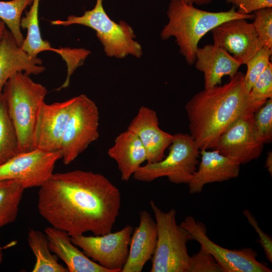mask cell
Returning a JSON list of instances; mask_svg holds the SVG:
<instances>
[{"instance_id": "21", "label": "cell", "mask_w": 272, "mask_h": 272, "mask_svg": "<svg viewBox=\"0 0 272 272\" xmlns=\"http://www.w3.org/2000/svg\"><path fill=\"white\" fill-rule=\"evenodd\" d=\"M108 156L116 161L122 181H128L134 172L147 161V153L139 138L126 130L115 138L108 151Z\"/></svg>"}, {"instance_id": "32", "label": "cell", "mask_w": 272, "mask_h": 272, "mask_svg": "<svg viewBox=\"0 0 272 272\" xmlns=\"http://www.w3.org/2000/svg\"><path fill=\"white\" fill-rule=\"evenodd\" d=\"M243 214L246 217L248 223L255 229L258 236V241L265 253L266 258L272 262V238L264 232L259 227L255 217L248 209L243 211Z\"/></svg>"}, {"instance_id": "19", "label": "cell", "mask_w": 272, "mask_h": 272, "mask_svg": "<svg viewBox=\"0 0 272 272\" xmlns=\"http://www.w3.org/2000/svg\"><path fill=\"white\" fill-rule=\"evenodd\" d=\"M195 59V68L204 75L205 88L220 85L225 76L232 78L241 65L227 51L214 44L198 47Z\"/></svg>"}, {"instance_id": "4", "label": "cell", "mask_w": 272, "mask_h": 272, "mask_svg": "<svg viewBox=\"0 0 272 272\" xmlns=\"http://www.w3.org/2000/svg\"><path fill=\"white\" fill-rule=\"evenodd\" d=\"M2 92L17 131L21 153L34 150L35 124L47 88L25 73L18 72L6 82Z\"/></svg>"}, {"instance_id": "31", "label": "cell", "mask_w": 272, "mask_h": 272, "mask_svg": "<svg viewBox=\"0 0 272 272\" xmlns=\"http://www.w3.org/2000/svg\"><path fill=\"white\" fill-rule=\"evenodd\" d=\"M187 272H223L212 254L200 246L199 251L190 256Z\"/></svg>"}, {"instance_id": "37", "label": "cell", "mask_w": 272, "mask_h": 272, "mask_svg": "<svg viewBox=\"0 0 272 272\" xmlns=\"http://www.w3.org/2000/svg\"><path fill=\"white\" fill-rule=\"evenodd\" d=\"M3 260V247L0 245V266Z\"/></svg>"}, {"instance_id": "10", "label": "cell", "mask_w": 272, "mask_h": 272, "mask_svg": "<svg viewBox=\"0 0 272 272\" xmlns=\"http://www.w3.org/2000/svg\"><path fill=\"white\" fill-rule=\"evenodd\" d=\"M60 151L50 152L35 148L20 153L0 165V180H15L24 189L40 187L53 174Z\"/></svg>"}, {"instance_id": "1", "label": "cell", "mask_w": 272, "mask_h": 272, "mask_svg": "<svg viewBox=\"0 0 272 272\" xmlns=\"http://www.w3.org/2000/svg\"><path fill=\"white\" fill-rule=\"evenodd\" d=\"M120 190L104 175L76 170L53 173L38 192L40 215L71 236L111 232L119 215Z\"/></svg>"}, {"instance_id": "23", "label": "cell", "mask_w": 272, "mask_h": 272, "mask_svg": "<svg viewBox=\"0 0 272 272\" xmlns=\"http://www.w3.org/2000/svg\"><path fill=\"white\" fill-rule=\"evenodd\" d=\"M28 243L36 258L32 272H69L66 267L58 262L57 256L51 253L45 234L30 229Z\"/></svg>"}, {"instance_id": "18", "label": "cell", "mask_w": 272, "mask_h": 272, "mask_svg": "<svg viewBox=\"0 0 272 272\" xmlns=\"http://www.w3.org/2000/svg\"><path fill=\"white\" fill-rule=\"evenodd\" d=\"M140 222L132 234L127 260L121 272H141L154 253L157 241V226L151 214L143 210Z\"/></svg>"}, {"instance_id": "6", "label": "cell", "mask_w": 272, "mask_h": 272, "mask_svg": "<svg viewBox=\"0 0 272 272\" xmlns=\"http://www.w3.org/2000/svg\"><path fill=\"white\" fill-rule=\"evenodd\" d=\"M157 226L156 247L152 259L151 272H187L190 256L187 244L192 240L189 232L177 223L176 211L163 212L151 200Z\"/></svg>"}, {"instance_id": "30", "label": "cell", "mask_w": 272, "mask_h": 272, "mask_svg": "<svg viewBox=\"0 0 272 272\" xmlns=\"http://www.w3.org/2000/svg\"><path fill=\"white\" fill-rule=\"evenodd\" d=\"M254 15L252 24L260 42L272 48V8L258 10Z\"/></svg>"}, {"instance_id": "7", "label": "cell", "mask_w": 272, "mask_h": 272, "mask_svg": "<svg viewBox=\"0 0 272 272\" xmlns=\"http://www.w3.org/2000/svg\"><path fill=\"white\" fill-rule=\"evenodd\" d=\"M169 150L168 155L162 160L141 166L132 175L133 178L151 182L166 177L174 184H188L199 163L200 150L191 135L183 133L173 135Z\"/></svg>"}, {"instance_id": "36", "label": "cell", "mask_w": 272, "mask_h": 272, "mask_svg": "<svg viewBox=\"0 0 272 272\" xmlns=\"http://www.w3.org/2000/svg\"><path fill=\"white\" fill-rule=\"evenodd\" d=\"M6 29L7 28L5 24L0 19V41L2 40Z\"/></svg>"}, {"instance_id": "15", "label": "cell", "mask_w": 272, "mask_h": 272, "mask_svg": "<svg viewBox=\"0 0 272 272\" xmlns=\"http://www.w3.org/2000/svg\"><path fill=\"white\" fill-rule=\"evenodd\" d=\"M159 124L156 112L142 106L127 128L141 141L147 153L148 163L162 160L165 150L172 142L173 135L162 130Z\"/></svg>"}, {"instance_id": "22", "label": "cell", "mask_w": 272, "mask_h": 272, "mask_svg": "<svg viewBox=\"0 0 272 272\" xmlns=\"http://www.w3.org/2000/svg\"><path fill=\"white\" fill-rule=\"evenodd\" d=\"M40 0H34L30 10L20 22L21 29H27V34L24 38L21 48L31 57H37L38 53L44 51L55 52L62 57L66 64L73 63L77 57L75 48L52 47L50 43L43 40L39 25L38 9Z\"/></svg>"}, {"instance_id": "17", "label": "cell", "mask_w": 272, "mask_h": 272, "mask_svg": "<svg viewBox=\"0 0 272 272\" xmlns=\"http://www.w3.org/2000/svg\"><path fill=\"white\" fill-rule=\"evenodd\" d=\"M42 60L33 58L19 46L13 34L6 29L0 41V93L6 82L18 72L37 75L45 68Z\"/></svg>"}, {"instance_id": "9", "label": "cell", "mask_w": 272, "mask_h": 272, "mask_svg": "<svg viewBox=\"0 0 272 272\" xmlns=\"http://www.w3.org/2000/svg\"><path fill=\"white\" fill-rule=\"evenodd\" d=\"M134 228L127 225L121 230L102 235L71 236L72 243L88 257L110 272H121L127 260Z\"/></svg>"}, {"instance_id": "8", "label": "cell", "mask_w": 272, "mask_h": 272, "mask_svg": "<svg viewBox=\"0 0 272 272\" xmlns=\"http://www.w3.org/2000/svg\"><path fill=\"white\" fill-rule=\"evenodd\" d=\"M100 113L96 103L85 94L75 97L60 151L63 164L73 162L99 137Z\"/></svg>"}, {"instance_id": "34", "label": "cell", "mask_w": 272, "mask_h": 272, "mask_svg": "<svg viewBox=\"0 0 272 272\" xmlns=\"http://www.w3.org/2000/svg\"><path fill=\"white\" fill-rule=\"evenodd\" d=\"M265 167L267 168V170L272 176V152H268L265 160Z\"/></svg>"}, {"instance_id": "14", "label": "cell", "mask_w": 272, "mask_h": 272, "mask_svg": "<svg viewBox=\"0 0 272 272\" xmlns=\"http://www.w3.org/2000/svg\"><path fill=\"white\" fill-rule=\"evenodd\" d=\"M75 97L61 102L41 104L33 132L35 148L44 151H60L62 139Z\"/></svg>"}, {"instance_id": "20", "label": "cell", "mask_w": 272, "mask_h": 272, "mask_svg": "<svg viewBox=\"0 0 272 272\" xmlns=\"http://www.w3.org/2000/svg\"><path fill=\"white\" fill-rule=\"evenodd\" d=\"M44 232L50 251L65 263L69 272H110L80 250L66 232L50 226Z\"/></svg>"}, {"instance_id": "3", "label": "cell", "mask_w": 272, "mask_h": 272, "mask_svg": "<svg viewBox=\"0 0 272 272\" xmlns=\"http://www.w3.org/2000/svg\"><path fill=\"white\" fill-rule=\"evenodd\" d=\"M233 7L227 11L212 12L196 8L182 0H170L167 15L168 22L161 33L162 39L175 38L180 53L189 65L195 61L200 40L219 24L234 19L253 20L254 14L242 15Z\"/></svg>"}, {"instance_id": "35", "label": "cell", "mask_w": 272, "mask_h": 272, "mask_svg": "<svg viewBox=\"0 0 272 272\" xmlns=\"http://www.w3.org/2000/svg\"><path fill=\"white\" fill-rule=\"evenodd\" d=\"M184 2L192 5H203L209 4L215 0H182Z\"/></svg>"}, {"instance_id": "2", "label": "cell", "mask_w": 272, "mask_h": 272, "mask_svg": "<svg viewBox=\"0 0 272 272\" xmlns=\"http://www.w3.org/2000/svg\"><path fill=\"white\" fill-rule=\"evenodd\" d=\"M237 72L222 86L205 88L187 102L190 135L200 150L213 148L220 135L247 111L249 92Z\"/></svg>"}, {"instance_id": "27", "label": "cell", "mask_w": 272, "mask_h": 272, "mask_svg": "<svg viewBox=\"0 0 272 272\" xmlns=\"http://www.w3.org/2000/svg\"><path fill=\"white\" fill-rule=\"evenodd\" d=\"M272 98V64H268L249 92L247 112L254 114L266 101Z\"/></svg>"}, {"instance_id": "11", "label": "cell", "mask_w": 272, "mask_h": 272, "mask_svg": "<svg viewBox=\"0 0 272 272\" xmlns=\"http://www.w3.org/2000/svg\"><path fill=\"white\" fill-rule=\"evenodd\" d=\"M191 234L193 240L209 251L216 259L223 272H271L265 264L257 260V253L250 248L231 250L224 248L207 236L205 225L191 216L180 223Z\"/></svg>"}, {"instance_id": "5", "label": "cell", "mask_w": 272, "mask_h": 272, "mask_svg": "<svg viewBox=\"0 0 272 272\" xmlns=\"http://www.w3.org/2000/svg\"><path fill=\"white\" fill-rule=\"evenodd\" d=\"M104 0H96L93 9L82 16L70 15L65 20L51 21L52 25L69 26L78 24L95 31L96 36L109 57L123 58L128 55L140 58L143 54L141 44L135 40L132 28L124 21L116 23L106 13Z\"/></svg>"}, {"instance_id": "24", "label": "cell", "mask_w": 272, "mask_h": 272, "mask_svg": "<svg viewBox=\"0 0 272 272\" xmlns=\"http://www.w3.org/2000/svg\"><path fill=\"white\" fill-rule=\"evenodd\" d=\"M24 188L15 180H0V228L17 218Z\"/></svg>"}, {"instance_id": "12", "label": "cell", "mask_w": 272, "mask_h": 272, "mask_svg": "<svg viewBox=\"0 0 272 272\" xmlns=\"http://www.w3.org/2000/svg\"><path fill=\"white\" fill-rule=\"evenodd\" d=\"M253 115L247 111L243 113L220 135L213 148L240 165L258 158L264 144L255 134Z\"/></svg>"}, {"instance_id": "33", "label": "cell", "mask_w": 272, "mask_h": 272, "mask_svg": "<svg viewBox=\"0 0 272 272\" xmlns=\"http://www.w3.org/2000/svg\"><path fill=\"white\" fill-rule=\"evenodd\" d=\"M226 2L232 4L237 12L242 15L250 14L258 10L272 8V0H225Z\"/></svg>"}, {"instance_id": "28", "label": "cell", "mask_w": 272, "mask_h": 272, "mask_svg": "<svg viewBox=\"0 0 272 272\" xmlns=\"http://www.w3.org/2000/svg\"><path fill=\"white\" fill-rule=\"evenodd\" d=\"M272 48L263 46L245 64L247 72L244 76V83L249 92L253 84L270 62Z\"/></svg>"}, {"instance_id": "29", "label": "cell", "mask_w": 272, "mask_h": 272, "mask_svg": "<svg viewBox=\"0 0 272 272\" xmlns=\"http://www.w3.org/2000/svg\"><path fill=\"white\" fill-rule=\"evenodd\" d=\"M252 124L257 138L264 144L272 141V98L254 113Z\"/></svg>"}, {"instance_id": "13", "label": "cell", "mask_w": 272, "mask_h": 272, "mask_svg": "<svg viewBox=\"0 0 272 272\" xmlns=\"http://www.w3.org/2000/svg\"><path fill=\"white\" fill-rule=\"evenodd\" d=\"M214 44L245 64L263 46L252 23L245 19L228 20L213 29Z\"/></svg>"}, {"instance_id": "16", "label": "cell", "mask_w": 272, "mask_h": 272, "mask_svg": "<svg viewBox=\"0 0 272 272\" xmlns=\"http://www.w3.org/2000/svg\"><path fill=\"white\" fill-rule=\"evenodd\" d=\"M201 161L188 183L190 194L200 193L207 184L223 182L238 176L240 164L217 150H200Z\"/></svg>"}, {"instance_id": "26", "label": "cell", "mask_w": 272, "mask_h": 272, "mask_svg": "<svg viewBox=\"0 0 272 272\" xmlns=\"http://www.w3.org/2000/svg\"><path fill=\"white\" fill-rule=\"evenodd\" d=\"M33 1H0V19L8 27L19 46H21L24 40L20 26L22 13L29 6L32 4Z\"/></svg>"}, {"instance_id": "25", "label": "cell", "mask_w": 272, "mask_h": 272, "mask_svg": "<svg viewBox=\"0 0 272 272\" xmlns=\"http://www.w3.org/2000/svg\"><path fill=\"white\" fill-rule=\"evenodd\" d=\"M21 153L18 134L0 93V165Z\"/></svg>"}]
</instances>
